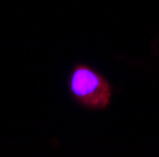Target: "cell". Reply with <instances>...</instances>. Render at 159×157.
<instances>
[{
	"label": "cell",
	"mask_w": 159,
	"mask_h": 157,
	"mask_svg": "<svg viewBox=\"0 0 159 157\" xmlns=\"http://www.w3.org/2000/svg\"><path fill=\"white\" fill-rule=\"evenodd\" d=\"M68 89L72 96L85 108L104 110L112 101V87L108 80L89 66H76L70 74Z\"/></svg>",
	"instance_id": "6da1fadb"
}]
</instances>
